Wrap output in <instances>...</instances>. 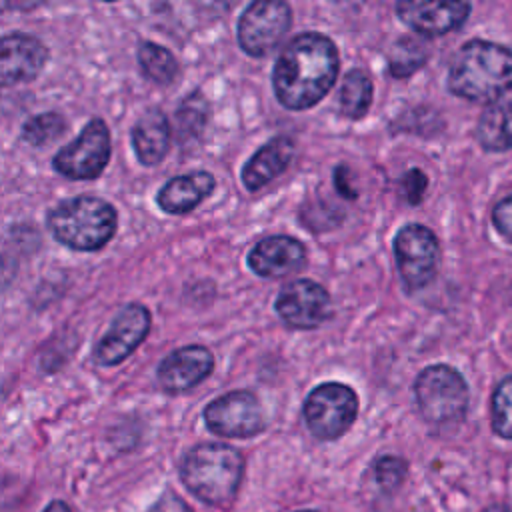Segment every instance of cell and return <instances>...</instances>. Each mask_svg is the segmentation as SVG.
<instances>
[{
  "label": "cell",
  "instance_id": "34",
  "mask_svg": "<svg viewBox=\"0 0 512 512\" xmlns=\"http://www.w3.org/2000/svg\"><path fill=\"white\" fill-rule=\"evenodd\" d=\"M298 512H316V510H298Z\"/></svg>",
  "mask_w": 512,
  "mask_h": 512
},
{
  "label": "cell",
  "instance_id": "26",
  "mask_svg": "<svg viewBox=\"0 0 512 512\" xmlns=\"http://www.w3.org/2000/svg\"><path fill=\"white\" fill-rule=\"evenodd\" d=\"M406 476V462L398 456H382L374 464V478L382 490H394Z\"/></svg>",
  "mask_w": 512,
  "mask_h": 512
},
{
  "label": "cell",
  "instance_id": "14",
  "mask_svg": "<svg viewBox=\"0 0 512 512\" xmlns=\"http://www.w3.org/2000/svg\"><path fill=\"white\" fill-rule=\"evenodd\" d=\"M0 46V78L4 86L34 80L48 60L46 46L30 34H4Z\"/></svg>",
  "mask_w": 512,
  "mask_h": 512
},
{
  "label": "cell",
  "instance_id": "27",
  "mask_svg": "<svg viewBox=\"0 0 512 512\" xmlns=\"http://www.w3.org/2000/svg\"><path fill=\"white\" fill-rule=\"evenodd\" d=\"M206 112H208V104L204 102V98L198 92L190 94L178 110V120L182 130H192V128L200 130L206 120Z\"/></svg>",
  "mask_w": 512,
  "mask_h": 512
},
{
  "label": "cell",
  "instance_id": "28",
  "mask_svg": "<svg viewBox=\"0 0 512 512\" xmlns=\"http://www.w3.org/2000/svg\"><path fill=\"white\" fill-rule=\"evenodd\" d=\"M426 186H428V178L418 168H412L402 176V190L410 204H420V200L424 198Z\"/></svg>",
  "mask_w": 512,
  "mask_h": 512
},
{
  "label": "cell",
  "instance_id": "9",
  "mask_svg": "<svg viewBox=\"0 0 512 512\" xmlns=\"http://www.w3.org/2000/svg\"><path fill=\"white\" fill-rule=\"evenodd\" d=\"M398 274L408 290L428 286L436 274L440 246L434 232L422 224H406L394 236Z\"/></svg>",
  "mask_w": 512,
  "mask_h": 512
},
{
  "label": "cell",
  "instance_id": "33",
  "mask_svg": "<svg viewBox=\"0 0 512 512\" xmlns=\"http://www.w3.org/2000/svg\"><path fill=\"white\" fill-rule=\"evenodd\" d=\"M488 512H508L506 508H502V506H496V508H490Z\"/></svg>",
  "mask_w": 512,
  "mask_h": 512
},
{
  "label": "cell",
  "instance_id": "30",
  "mask_svg": "<svg viewBox=\"0 0 512 512\" xmlns=\"http://www.w3.org/2000/svg\"><path fill=\"white\" fill-rule=\"evenodd\" d=\"M148 512H192L190 506L180 498V496H174V494H164L160 496L150 508Z\"/></svg>",
  "mask_w": 512,
  "mask_h": 512
},
{
  "label": "cell",
  "instance_id": "4",
  "mask_svg": "<svg viewBox=\"0 0 512 512\" xmlns=\"http://www.w3.org/2000/svg\"><path fill=\"white\" fill-rule=\"evenodd\" d=\"M116 224V208L90 194L62 200L46 214V226L54 240L76 252H96L106 246L116 232Z\"/></svg>",
  "mask_w": 512,
  "mask_h": 512
},
{
  "label": "cell",
  "instance_id": "19",
  "mask_svg": "<svg viewBox=\"0 0 512 512\" xmlns=\"http://www.w3.org/2000/svg\"><path fill=\"white\" fill-rule=\"evenodd\" d=\"M132 146L146 166L158 164L170 148V122L162 110L144 112L132 126Z\"/></svg>",
  "mask_w": 512,
  "mask_h": 512
},
{
  "label": "cell",
  "instance_id": "24",
  "mask_svg": "<svg viewBox=\"0 0 512 512\" xmlns=\"http://www.w3.org/2000/svg\"><path fill=\"white\" fill-rule=\"evenodd\" d=\"M66 130V122L58 112H44L32 116L22 126V140L30 146H44L60 138Z\"/></svg>",
  "mask_w": 512,
  "mask_h": 512
},
{
  "label": "cell",
  "instance_id": "12",
  "mask_svg": "<svg viewBox=\"0 0 512 512\" xmlns=\"http://www.w3.org/2000/svg\"><path fill=\"white\" fill-rule=\"evenodd\" d=\"M150 332V312L144 304H126L112 320L106 334L94 348L100 366H116L128 358Z\"/></svg>",
  "mask_w": 512,
  "mask_h": 512
},
{
  "label": "cell",
  "instance_id": "29",
  "mask_svg": "<svg viewBox=\"0 0 512 512\" xmlns=\"http://www.w3.org/2000/svg\"><path fill=\"white\" fill-rule=\"evenodd\" d=\"M492 222L496 230L512 244V194L504 196L492 210Z\"/></svg>",
  "mask_w": 512,
  "mask_h": 512
},
{
  "label": "cell",
  "instance_id": "6",
  "mask_svg": "<svg viewBox=\"0 0 512 512\" xmlns=\"http://www.w3.org/2000/svg\"><path fill=\"white\" fill-rule=\"evenodd\" d=\"M304 422L318 440H336L358 414V394L342 382H324L310 390L302 406Z\"/></svg>",
  "mask_w": 512,
  "mask_h": 512
},
{
  "label": "cell",
  "instance_id": "18",
  "mask_svg": "<svg viewBox=\"0 0 512 512\" xmlns=\"http://www.w3.org/2000/svg\"><path fill=\"white\" fill-rule=\"evenodd\" d=\"M216 186V180L206 170L188 172L170 178L156 196L158 206L168 214H186L194 210Z\"/></svg>",
  "mask_w": 512,
  "mask_h": 512
},
{
  "label": "cell",
  "instance_id": "20",
  "mask_svg": "<svg viewBox=\"0 0 512 512\" xmlns=\"http://www.w3.org/2000/svg\"><path fill=\"white\" fill-rule=\"evenodd\" d=\"M476 138L488 152L512 150V102L486 108L478 120Z\"/></svg>",
  "mask_w": 512,
  "mask_h": 512
},
{
  "label": "cell",
  "instance_id": "15",
  "mask_svg": "<svg viewBox=\"0 0 512 512\" xmlns=\"http://www.w3.org/2000/svg\"><path fill=\"white\" fill-rule=\"evenodd\" d=\"M398 18L422 36H442L460 28L468 14V2H398Z\"/></svg>",
  "mask_w": 512,
  "mask_h": 512
},
{
  "label": "cell",
  "instance_id": "25",
  "mask_svg": "<svg viewBox=\"0 0 512 512\" xmlns=\"http://www.w3.org/2000/svg\"><path fill=\"white\" fill-rule=\"evenodd\" d=\"M492 430L506 438L512 440V376H506L500 380L492 394Z\"/></svg>",
  "mask_w": 512,
  "mask_h": 512
},
{
  "label": "cell",
  "instance_id": "8",
  "mask_svg": "<svg viewBox=\"0 0 512 512\" xmlns=\"http://www.w3.org/2000/svg\"><path fill=\"white\" fill-rule=\"evenodd\" d=\"M292 10L282 0H258L246 6L238 20V44L254 58L270 54L286 36Z\"/></svg>",
  "mask_w": 512,
  "mask_h": 512
},
{
  "label": "cell",
  "instance_id": "1",
  "mask_svg": "<svg viewBox=\"0 0 512 512\" xmlns=\"http://www.w3.org/2000/svg\"><path fill=\"white\" fill-rule=\"evenodd\" d=\"M338 68L336 44L320 32H302L276 58L272 70L274 94L288 110L312 108L332 90Z\"/></svg>",
  "mask_w": 512,
  "mask_h": 512
},
{
  "label": "cell",
  "instance_id": "17",
  "mask_svg": "<svg viewBox=\"0 0 512 512\" xmlns=\"http://www.w3.org/2000/svg\"><path fill=\"white\" fill-rule=\"evenodd\" d=\"M294 158V142L288 136H276L258 148L242 166L240 178L246 190L256 192L280 176Z\"/></svg>",
  "mask_w": 512,
  "mask_h": 512
},
{
  "label": "cell",
  "instance_id": "16",
  "mask_svg": "<svg viewBox=\"0 0 512 512\" xmlns=\"http://www.w3.org/2000/svg\"><path fill=\"white\" fill-rule=\"evenodd\" d=\"M246 262L250 270L262 278H282L298 272L306 264V248L292 236L276 234L256 242Z\"/></svg>",
  "mask_w": 512,
  "mask_h": 512
},
{
  "label": "cell",
  "instance_id": "23",
  "mask_svg": "<svg viewBox=\"0 0 512 512\" xmlns=\"http://www.w3.org/2000/svg\"><path fill=\"white\" fill-rule=\"evenodd\" d=\"M428 60V52L422 42L404 36L396 40L388 54V72L394 78H408L420 70Z\"/></svg>",
  "mask_w": 512,
  "mask_h": 512
},
{
  "label": "cell",
  "instance_id": "3",
  "mask_svg": "<svg viewBox=\"0 0 512 512\" xmlns=\"http://www.w3.org/2000/svg\"><path fill=\"white\" fill-rule=\"evenodd\" d=\"M242 474V454L220 442L198 444L190 448L180 462L184 486L210 506H230L238 494Z\"/></svg>",
  "mask_w": 512,
  "mask_h": 512
},
{
  "label": "cell",
  "instance_id": "13",
  "mask_svg": "<svg viewBox=\"0 0 512 512\" xmlns=\"http://www.w3.org/2000/svg\"><path fill=\"white\" fill-rule=\"evenodd\" d=\"M214 368V356L206 346L190 344L176 348L156 368V378L160 386L170 392H186L200 384L204 378L210 376Z\"/></svg>",
  "mask_w": 512,
  "mask_h": 512
},
{
  "label": "cell",
  "instance_id": "21",
  "mask_svg": "<svg viewBox=\"0 0 512 512\" xmlns=\"http://www.w3.org/2000/svg\"><path fill=\"white\" fill-rule=\"evenodd\" d=\"M372 104V80L362 68H352L346 72L340 86V112L346 118H362Z\"/></svg>",
  "mask_w": 512,
  "mask_h": 512
},
{
  "label": "cell",
  "instance_id": "11",
  "mask_svg": "<svg viewBox=\"0 0 512 512\" xmlns=\"http://www.w3.org/2000/svg\"><path fill=\"white\" fill-rule=\"evenodd\" d=\"M274 308L290 328L312 330L328 320L330 294L310 278H296L278 292Z\"/></svg>",
  "mask_w": 512,
  "mask_h": 512
},
{
  "label": "cell",
  "instance_id": "22",
  "mask_svg": "<svg viewBox=\"0 0 512 512\" xmlns=\"http://www.w3.org/2000/svg\"><path fill=\"white\" fill-rule=\"evenodd\" d=\"M138 64L142 74L156 84H170L178 74V62L174 54L154 42H142L138 46Z\"/></svg>",
  "mask_w": 512,
  "mask_h": 512
},
{
  "label": "cell",
  "instance_id": "5",
  "mask_svg": "<svg viewBox=\"0 0 512 512\" xmlns=\"http://www.w3.org/2000/svg\"><path fill=\"white\" fill-rule=\"evenodd\" d=\"M414 396L422 418L436 426L460 422L468 408V384L446 364L424 368L414 380Z\"/></svg>",
  "mask_w": 512,
  "mask_h": 512
},
{
  "label": "cell",
  "instance_id": "31",
  "mask_svg": "<svg viewBox=\"0 0 512 512\" xmlns=\"http://www.w3.org/2000/svg\"><path fill=\"white\" fill-rule=\"evenodd\" d=\"M346 176H348V174H346V166H338V168L334 170V186H336V190H338L342 196L354 198L356 192H354V188L348 184V178H346Z\"/></svg>",
  "mask_w": 512,
  "mask_h": 512
},
{
  "label": "cell",
  "instance_id": "2",
  "mask_svg": "<svg viewBox=\"0 0 512 512\" xmlns=\"http://www.w3.org/2000/svg\"><path fill=\"white\" fill-rule=\"evenodd\" d=\"M448 90L470 102H496L512 90V50L488 40H470L454 54Z\"/></svg>",
  "mask_w": 512,
  "mask_h": 512
},
{
  "label": "cell",
  "instance_id": "10",
  "mask_svg": "<svg viewBox=\"0 0 512 512\" xmlns=\"http://www.w3.org/2000/svg\"><path fill=\"white\" fill-rule=\"evenodd\" d=\"M204 422L218 436L250 438L264 430V412L252 392L232 390L214 398L204 408Z\"/></svg>",
  "mask_w": 512,
  "mask_h": 512
},
{
  "label": "cell",
  "instance_id": "32",
  "mask_svg": "<svg viewBox=\"0 0 512 512\" xmlns=\"http://www.w3.org/2000/svg\"><path fill=\"white\" fill-rule=\"evenodd\" d=\"M44 512H72V510H70L68 504H64L62 500H54V502H50V504L44 508Z\"/></svg>",
  "mask_w": 512,
  "mask_h": 512
},
{
  "label": "cell",
  "instance_id": "7",
  "mask_svg": "<svg viewBox=\"0 0 512 512\" xmlns=\"http://www.w3.org/2000/svg\"><path fill=\"white\" fill-rule=\"evenodd\" d=\"M110 130L102 118H92L82 132L54 154L52 166L72 180H92L102 174L110 160Z\"/></svg>",
  "mask_w": 512,
  "mask_h": 512
}]
</instances>
